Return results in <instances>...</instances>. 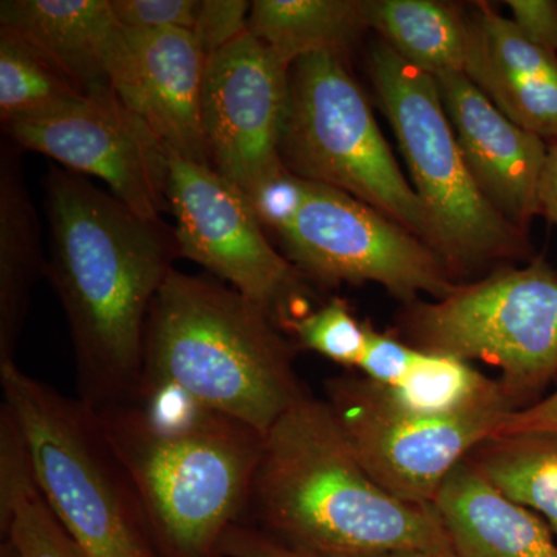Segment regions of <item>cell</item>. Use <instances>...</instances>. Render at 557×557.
Returning a JSON list of instances; mask_svg holds the SVG:
<instances>
[{
    "label": "cell",
    "instance_id": "30bf717a",
    "mask_svg": "<svg viewBox=\"0 0 557 557\" xmlns=\"http://www.w3.org/2000/svg\"><path fill=\"white\" fill-rule=\"evenodd\" d=\"M168 201L182 258L222 278L288 336L314 310L309 278L271 245L244 194L212 168L170 152Z\"/></svg>",
    "mask_w": 557,
    "mask_h": 557
},
{
    "label": "cell",
    "instance_id": "ac0fdd59",
    "mask_svg": "<svg viewBox=\"0 0 557 557\" xmlns=\"http://www.w3.org/2000/svg\"><path fill=\"white\" fill-rule=\"evenodd\" d=\"M457 557H557V541L533 511L509 500L465 458L434 502Z\"/></svg>",
    "mask_w": 557,
    "mask_h": 557
},
{
    "label": "cell",
    "instance_id": "277c9868",
    "mask_svg": "<svg viewBox=\"0 0 557 557\" xmlns=\"http://www.w3.org/2000/svg\"><path fill=\"white\" fill-rule=\"evenodd\" d=\"M298 350L230 285L174 270L150 307L139 395L174 388L265 435L307 394Z\"/></svg>",
    "mask_w": 557,
    "mask_h": 557
},
{
    "label": "cell",
    "instance_id": "f546056e",
    "mask_svg": "<svg viewBox=\"0 0 557 557\" xmlns=\"http://www.w3.org/2000/svg\"><path fill=\"white\" fill-rule=\"evenodd\" d=\"M251 2L245 0H201L193 33L207 57L218 53L248 32Z\"/></svg>",
    "mask_w": 557,
    "mask_h": 557
},
{
    "label": "cell",
    "instance_id": "4fadbf2b",
    "mask_svg": "<svg viewBox=\"0 0 557 557\" xmlns=\"http://www.w3.org/2000/svg\"><path fill=\"white\" fill-rule=\"evenodd\" d=\"M289 70L249 32L208 58L201 121L209 166L242 194L285 166L278 141Z\"/></svg>",
    "mask_w": 557,
    "mask_h": 557
},
{
    "label": "cell",
    "instance_id": "7c38bea8",
    "mask_svg": "<svg viewBox=\"0 0 557 557\" xmlns=\"http://www.w3.org/2000/svg\"><path fill=\"white\" fill-rule=\"evenodd\" d=\"M20 148L57 160L65 170L100 178L110 194L148 220L170 209V152L145 120L113 89L38 119L2 124Z\"/></svg>",
    "mask_w": 557,
    "mask_h": 557
},
{
    "label": "cell",
    "instance_id": "5bb4252c",
    "mask_svg": "<svg viewBox=\"0 0 557 557\" xmlns=\"http://www.w3.org/2000/svg\"><path fill=\"white\" fill-rule=\"evenodd\" d=\"M437 84L458 148L485 199L516 228L528 233L541 215L539 188L548 143L512 123L465 73Z\"/></svg>",
    "mask_w": 557,
    "mask_h": 557
},
{
    "label": "cell",
    "instance_id": "484cf974",
    "mask_svg": "<svg viewBox=\"0 0 557 557\" xmlns=\"http://www.w3.org/2000/svg\"><path fill=\"white\" fill-rule=\"evenodd\" d=\"M289 336L299 348L317 351L348 369H358L364 354V322H359L341 298H332L300 318Z\"/></svg>",
    "mask_w": 557,
    "mask_h": 557
},
{
    "label": "cell",
    "instance_id": "5b68a950",
    "mask_svg": "<svg viewBox=\"0 0 557 557\" xmlns=\"http://www.w3.org/2000/svg\"><path fill=\"white\" fill-rule=\"evenodd\" d=\"M3 405L13 413L40 494L89 557H157L129 469L101 418L83 399L0 364Z\"/></svg>",
    "mask_w": 557,
    "mask_h": 557
},
{
    "label": "cell",
    "instance_id": "d6986e66",
    "mask_svg": "<svg viewBox=\"0 0 557 557\" xmlns=\"http://www.w3.org/2000/svg\"><path fill=\"white\" fill-rule=\"evenodd\" d=\"M38 214L10 143L0 150V364L14 361L32 292L46 276Z\"/></svg>",
    "mask_w": 557,
    "mask_h": 557
},
{
    "label": "cell",
    "instance_id": "603a6c76",
    "mask_svg": "<svg viewBox=\"0 0 557 557\" xmlns=\"http://www.w3.org/2000/svg\"><path fill=\"white\" fill-rule=\"evenodd\" d=\"M467 458L504 496L544 520L557 541V432L490 438Z\"/></svg>",
    "mask_w": 557,
    "mask_h": 557
},
{
    "label": "cell",
    "instance_id": "9a60e30c",
    "mask_svg": "<svg viewBox=\"0 0 557 557\" xmlns=\"http://www.w3.org/2000/svg\"><path fill=\"white\" fill-rule=\"evenodd\" d=\"M126 35L132 62L116 91L120 100L148 123L168 152L209 166L201 121L208 57L199 40L180 28Z\"/></svg>",
    "mask_w": 557,
    "mask_h": 557
},
{
    "label": "cell",
    "instance_id": "d590c367",
    "mask_svg": "<svg viewBox=\"0 0 557 557\" xmlns=\"http://www.w3.org/2000/svg\"><path fill=\"white\" fill-rule=\"evenodd\" d=\"M0 557H21L10 539H3L2 544H0Z\"/></svg>",
    "mask_w": 557,
    "mask_h": 557
},
{
    "label": "cell",
    "instance_id": "7a4b0ae2",
    "mask_svg": "<svg viewBox=\"0 0 557 557\" xmlns=\"http://www.w3.org/2000/svg\"><path fill=\"white\" fill-rule=\"evenodd\" d=\"M242 522L310 557L450 548L435 508L370 478L329 403L310 392L267 432Z\"/></svg>",
    "mask_w": 557,
    "mask_h": 557
},
{
    "label": "cell",
    "instance_id": "2e32d148",
    "mask_svg": "<svg viewBox=\"0 0 557 557\" xmlns=\"http://www.w3.org/2000/svg\"><path fill=\"white\" fill-rule=\"evenodd\" d=\"M465 75L512 123L557 141V54L485 2L468 16Z\"/></svg>",
    "mask_w": 557,
    "mask_h": 557
},
{
    "label": "cell",
    "instance_id": "e0dca14e",
    "mask_svg": "<svg viewBox=\"0 0 557 557\" xmlns=\"http://www.w3.org/2000/svg\"><path fill=\"white\" fill-rule=\"evenodd\" d=\"M0 27L35 44L86 95L112 89L131 61L110 0H2Z\"/></svg>",
    "mask_w": 557,
    "mask_h": 557
},
{
    "label": "cell",
    "instance_id": "83f0119b",
    "mask_svg": "<svg viewBox=\"0 0 557 557\" xmlns=\"http://www.w3.org/2000/svg\"><path fill=\"white\" fill-rule=\"evenodd\" d=\"M366 347L358 370L362 376L384 387H395L405 380L416 362L418 348L388 332H379L364 321Z\"/></svg>",
    "mask_w": 557,
    "mask_h": 557
},
{
    "label": "cell",
    "instance_id": "6da1fadb",
    "mask_svg": "<svg viewBox=\"0 0 557 557\" xmlns=\"http://www.w3.org/2000/svg\"><path fill=\"white\" fill-rule=\"evenodd\" d=\"M50 222L46 276L67 317L79 399L137 401L150 307L182 258L175 230L132 211L65 168L44 178Z\"/></svg>",
    "mask_w": 557,
    "mask_h": 557
},
{
    "label": "cell",
    "instance_id": "cb8c5ba5",
    "mask_svg": "<svg viewBox=\"0 0 557 557\" xmlns=\"http://www.w3.org/2000/svg\"><path fill=\"white\" fill-rule=\"evenodd\" d=\"M86 97L53 61L21 33L0 27V120L38 119Z\"/></svg>",
    "mask_w": 557,
    "mask_h": 557
},
{
    "label": "cell",
    "instance_id": "ba28073f",
    "mask_svg": "<svg viewBox=\"0 0 557 557\" xmlns=\"http://www.w3.org/2000/svg\"><path fill=\"white\" fill-rule=\"evenodd\" d=\"M399 327L418 350L497 369L516 408H528L557 376V271L542 258L500 267L405 306Z\"/></svg>",
    "mask_w": 557,
    "mask_h": 557
},
{
    "label": "cell",
    "instance_id": "e575fe53",
    "mask_svg": "<svg viewBox=\"0 0 557 557\" xmlns=\"http://www.w3.org/2000/svg\"><path fill=\"white\" fill-rule=\"evenodd\" d=\"M380 557H457L453 548L412 549V552L394 553V555Z\"/></svg>",
    "mask_w": 557,
    "mask_h": 557
},
{
    "label": "cell",
    "instance_id": "f1b7e54d",
    "mask_svg": "<svg viewBox=\"0 0 557 557\" xmlns=\"http://www.w3.org/2000/svg\"><path fill=\"white\" fill-rule=\"evenodd\" d=\"M201 0H110L113 14L126 30L193 32Z\"/></svg>",
    "mask_w": 557,
    "mask_h": 557
},
{
    "label": "cell",
    "instance_id": "8fae6325",
    "mask_svg": "<svg viewBox=\"0 0 557 557\" xmlns=\"http://www.w3.org/2000/svg\"><path fill=\"white\" fill-rule=\"evenodd\" d=\"M285 258L309 281L373 282L405 306L418 295L443 299L460 282L431 245L364 201L311 183L295 225L281 237Z\"/></svg>",
    "mask_w": 557,
    "mask_h": 557
},
{
    "label": "cell",
    "instance_id": "9c48e42d",
    "mask_svg": "<svg viewBox=\"0 0 557 557\" xmlns=\"http://www.w3.org/2000/svg\"><path fill=\"white\" fill-rule=\"evenodd\" d=\"M324 399L370 478L421 507H434L450 472L518 410L502 399L448 416L416 412L355 373L327 380Z\"/></svg>",
    "mask_w": 557,
    "mask_h": 557
},
{
    "label": "cell",
    "instance_id": "8992f818",
    "mask_svg": "<svg viewBox=\"0 0 557 557\" xmlns=\"http://www.w3.org/2000/svg\"><path fill=\"white\" fill-rule=\"evenodd\" d=\"M370 76L398 139L417 196L437 234L438 252L458 282L493 265L530 258V236L498 214L472 178L437 79L384 42L370 53Z\"/></svg>",
    "mask_w": 557,
    "mask_h": 557
},
{
    "label": "cell",
    "instance_id": "836d02e7",
    "mask_svg": "<svg viewBox=\"0 0 557 557\" xmlns=\"http://www.w3.org/2000/svg\"><path fill=\"white\" fill-rule=\"evenodd\" d=\"M541 215L557 225V141L549 143L547 163L539 188Z\"/></svg>",
    "mask_w": 557,
    "mask_h": 557
},
{
    "label": "cell",
    "instance_id": "1f68e13d",
    "mask_svg": "<svg viewBox=\"0 0 557 557\" xmlns=\"http://www.w3.org/2000/svg\"><path fill=\"white\" fill-rule=\"evenodd\" d=\"M223 557H310L248 523H234L222 541Z\"/></svg>",
    "mask_w": 557,
    "mask_h": 557
},
{
    "label": "cell",
    "instance_id": "52a82bcc",
    "mask_svg": "<svg viewBox=\"0 0 557 557\" xmlns=\"http://www.w3.org/2000/svg\"><path fill=\"white\" fill-rule=\"evenodd\" d=\"M278 156L293 174L364 201L438 252L426 208L344 58L313 53L292 65Z\"/></svg>",
    "mask_w": 557,
    "mask_h": 557
},
{
    "label": "cell",
    "instance_id": "4316f807",
    "mask_svg": "<svg viewBox=\"0 0 557 557\" xmlns=\"http://www.w3.org/2000/svg\"><path fill=\"white\" fill-rule=\"evenodd\" d=\"M310 185L287 166H282L265 175L244 196L262 228L281 239L295 225L309 200Z\"/></svg>",
    "mask_w": 557,
    "mask_h": 557
},
{
    "label": "cell",
    "instance_id": "3957f363",
    "mask_svg": "<svg viewBox=\"0 0 557 557\" xmlns=\"http://www.w3.org/2000/svg\"><path fill=\"white\" fill-rule=\"evenodd\" d=\"M95 412L134 479L157 557H223V536L247 515L265 435L174 388Z\"/></svg>",
    "mask_w": 557,
    "mask_h": 557
},
{
    "label": "cell",
    "instance_id": "4dcf8cb0",
    "mask_svg": "<svg viewBox=\"0 0 557 557\" xmlns=\"http://www.w3.org/2000/svg\"><path fill=\"white\" fill-rule=\"evenodd\" d=\"M505 5L528 38L557 54V0H508Z\"/></svg>",
    "mask_w": 557,
    "mask_h": 557
},
{
    "label": "cell",
    "instance_id": "ffe728a7",
    "mask_svg": "<svg viewBox=\"0 0 557 557\" xmlns=\"http://www.w3.org/2000/svg\"><path fill=\"white\" fill-rule=\"evenodd\" d=\"M369 30L401 60L438 78L465 73L468 16L463 10L434 0H362Z\"/></svg>",
    "mask_w": 557,
    "mask_h": 557
},
{
    "label": "cell",
    "instance_id": "d6a6232c",
    "mask_svg": "<svg viewBox=\"0 0 557 557\" xmlns=\"http://www.w3.org/2000/svg\"><path fill=\"white\" fill-rule=\"evenodd\" d=\"M537 432H557V387L534 405L509 413L494 437Z\"/></svg>",
    "mask_w": 557,
    "mask_h": 557
},
{
    "label": "cell",
    "instance_id": "44dd1931",
    "mask_svg": "<svg viewBox=\"0 0 557 557\" xmlns=\"http://www.w3.org/2000/svg\"><path fill=\"white\" fill-rule=\"evenodd\" d=\"M0 531L21 557H89L40 494L27 445L5 405L0 409Z\"/></svg>",
    "mask_w": 557,
    "mask_h": 557
},
{
    "label": "cell",
    "instance_id": "d4e9b609",
    "mask_svg": "<svg viewBox=\"0 0 557 557\" xmlns=\"http://www.w3.org/2000/svg\"><path fill=\"white\" fill-rule=\"evenodd\" d=\"M387 388L406 408L431 416L463 412L502 399L511 401L498 380L487 379L471 362L421 350L405 380Z\"/></svg>",
    "mask_w": 557,
    "mask_h": 557
},
{
    "label": "cell",
    "instance_id": "7402d4cb",
    "mask_svg": "<svg viewBox=\"0 0 557 557\" xmlns=\"http://www.w3.org/2000/svg\"><path fill=\"white\" fill-rule=\"evenodd\" d=\"M369 30L362 0H255L248 32L295 64L313 53L344 58Z\"/></svg>",
    "mask_w": 557,
    "mask_h": 557
}]
</instances>
